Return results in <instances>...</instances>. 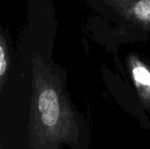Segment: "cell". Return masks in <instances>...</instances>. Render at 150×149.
Masks as SVG:
<instances>
[{
	"instance_id": "obj_2",
	"label": "cell",
	"mask_w": 150,
	"mask_h": 149,
	"mask_svg": "<svg viewBox=\"0 0 150 149\" xmlns=\"http://www.w3.org/2000/svg\"><path fill=\"white\" fill-rule=\"evenodd\" d=\"M134 76L135 80L144 85L150 86V73L142 67H137L134 69Z\"/></svg>"
},
{
	"instance_id": "obj_1",
	"label": "cell",
	"mask_w": 150,
	"mask_h": 149,
	"mask_svg": "<svg viewBox=\"0 0 150 149\" xmlns=\"http://www.w3.org/2000/svg\"><path fill=\"white\" fill-rule=\"evenodd\" d=\"M39 108L42 113V120L47 126H54L59 117V103L55 94L51 90L44 91L39 99Z\"/></svg>"
},
{
	"instance_id": "obj_3",
	"label": "cell",
	"mask_w": 150,
	"mask_h": 149,
	"mask_svg": "<svg viewBox=\"0 0 150 149\" xmlns=\"http://www.w3.org/2000/svg\"><path fill=\"white\" fill-rule=\"evenodd\" d=\"M5 68H6V61L4 59V50L3 46H1L0 47V75L1 76L4 73Z\"/></svg>"
}]
</instances>
